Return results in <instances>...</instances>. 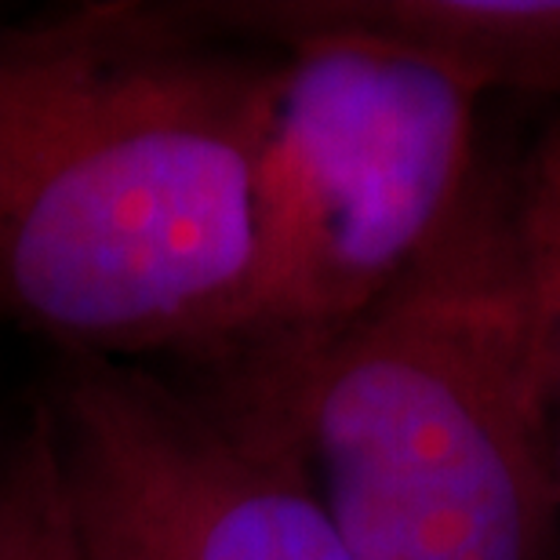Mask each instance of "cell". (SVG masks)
Masks as SVG:
<instances>
[{
    "mask_svg": "<svg viewBox=\"0 0 560 560\" xmlns=\"http://www.w3.org/2000/svg\"><path fill=\"white\" fill-rule=\"evenodd\" d=\"M266 70L194 4L0 26V320L59 357H215L252 288Z\"/></svg>",
    "mask_w": 560,
    "mask_h": 560,
    "instance_id": "cell-1",
    "label": "cell"
},
{
    "mask_svg": "<svg viewBox=\"0 0 560 560\" xmlns=\"http://www.w3.org/2000/svg\"><path fill=\"white\" fill-rule=\"evenodd\" d=\"M194 368L302 455L357 560H557L550 324L488 172L364 313Z\"/></svg>",
    "mask_w": 560,
    "mask_h": 560,
    "instance_id": "cell-2",
    "label": "cell"
},
{
    "mask_svg": "<svg viewBox=\"0 0 560 560\" xmlns=\"http://www.w3.org/2000/svg\"><path fill=\"white\" fill-rule=\"evenodd\" d=\"M277 51L255 139L252 288L215 357L364 313L441 241L485 172V92L447 66L357 33H295Z\"/></svg>",
    "mask_w": 560,
    "mask_h": 560,
    "instance_id": "cell-3",
    "label": "cell"
},
{
    "mask_svg": "<svg viewBox=\"0 0 560 560\" xmlns=\"http://www.w3.org/2000/svg\"><path fill=\"white\" fill-rule=\"evenodd\" d=\"M37 419L73 560H357L295 447L197 378L59 357Z\"/></svg>",
    "mask_w": 560,
    "mask_h": 560,
    "instance_id": "cell-4",
    "label": "cell"
},
{
    "mask_svg": "<svg viewBox=\"0 0 560 560\" xmlns=\"http://www.w3.org/2000/svg\"><path fill=\"white\" fill-rule=\"evenodd\" d=\"M226 37L357 33L441 62L480 92H560V0H273L197 4Z\"/></svg>",
    "mask_w": 560,
    "mask_h": 560,
    "instance_id": "cell-5",
    "label": "cell"
},
{
    "mask_svg": "<svg viewBox=\"0 0 560 560\" xmlns=\"http://www.w3.org/2000/svg\"><path fill=\"white\" fill-rule=\"evenodd\" d=\"M66 521L40 419L0 433V560H66Z\"/></svg>",
    "mask_w": 560,
    "mask_h": 560,
    "instance_id": "cell-6",
    "label": "cell"
},
{
    "mask_svg": "<svg viewBox=\"0 0 560 560\" xmlns=\"http://www.w3.org/2000/svg\"><path fill=\"white\" fill-rule=\"evenodd\" d=\"M513 197V222L539 288L553 350V397H557V469H560V120L535 142L521 167Z\"/></svg>",
    "mask_w": 560,
    "mask_h": 560,
    "instance_id": "cell-7",
    "label": "cell"
},
{
    "mask_svg": "<svg viewBox=\"0 0 560 560\" xmlns=\"http://www.w3.org/2000/svg\"><path fill=\"white\" fill-rule=\"evenodd\" d=\"M66 542H70V539H66ZM66 560H73V553H70V557H66Z\"/></svg>",
    "mask_w": 560,
    "mask_h": 560,
    "instance_id": "cell-8",
    "label": "cell"
}]
</instances>
